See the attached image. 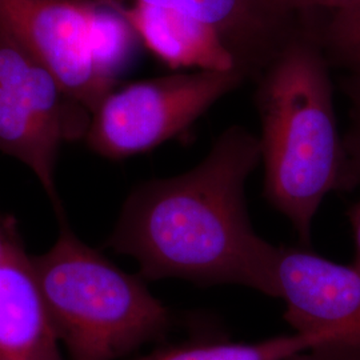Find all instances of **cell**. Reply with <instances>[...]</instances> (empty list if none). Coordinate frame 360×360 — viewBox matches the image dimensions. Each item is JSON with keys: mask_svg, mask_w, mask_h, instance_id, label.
<instances>
[{"mask_svg": "<svg viewBox=\"0 0 360 360\" xmlns=\"http://www.w3.org/2000/svg\"><path fill=\"white\" fill-rule=\"evenodd\" d=\"M260 162L259 136L224 129L195 167L129 193L107 245L135 259L150 281L238 284L278 297L279 247L257 235L245 205Z\"/></svg>", "mask_w": 360, "mask_h": 360, "instance_id": "cell-1", "label": "cell"}, {"mask_svg": "<svg viewBox=\"0 0 360 360\" xmlns=\"http://www.w3.org/2000/svg\"><path fill=\"white\" fill-rule=\"evenodd\" d=\"M260 74L264 193L307 245L324 198L355 188L338 129L328 60L318 40L297 32Z\"/></svg>", "mask_w": 360, "mask_h": 360, "instance_id": "cell-2", "label": "cell"}, {"mask_svg": "<svg viewBox=\"0 0 360 360\" xmlns=\"http://www.w3.org/2000/svg\"><path fill=\"white\" fill-rule=\"evenodd\" d=\"M59 217L58 239L31 257V267L70 360L123 359L165 339L171 311L142 276L117 267Z\"/></svg>", "mask_w": 360, "mask_h": 360, "instance_id": "cell-3", "label": "cell"}, {"mask_svg": "<svg viewBox=\"0 0 360 360\" xmlns=\"http://www.w3.org/2000/svg\"><path fill=\"white\" fill-rule=\"evenodd\" d=\"M245 77L240 70L193 71L115 89L91 114L84 141L112 160L144 154L190 129Z\"/></svg>", "mask_w": 360, "mask_h": 360, "instance_id": "cell-4", "label": "cell"}, {"mask_svg": "<svg viewBox=\"0 0 360 360\" xmlns=\"http://www.w3.org/2000/svg\"><path fill=\"white\" fill-rule=\"evenodd\" d=\"M276 288L294 333L322 340L291 360H360V272L354 266L306 247H279Z\"/></svg>", "mask_w": 360, "mask_h": 360, "instance_id": "cell-5", "label": "cell"}, {"mask_svg": "<svg viewBox=\"0 0 360 360\" xmlns=\"http://www.w3.org/2000/svg\"><path fill=\"white\" fill-rule=\"evenodd\" d=\"M95 0H0V26L44 65L65 96L92 114L115 90L92 49Z\"/></svg>", "mask_w": 360, "mask_h": 360, "instance_id": "cell-6", "label": "cell"}, {"mask_svg": "<svg viewBox=\"0 0 360 360\" xmlns=\"http://www.w3.org/2000/svg\"><path fill=\"white\" fill-rule=\"evenodd\" d=\"M0 260V360H65L62 343L31 267V257L10 219L3 224Z\"/></svg>", "mask_w": 360, "mask_h": 360, "instance_id": "cell-7", "label": "cell"}, {"mask_svg": "<svg viewBox=\"0 0 360 360\" xmlns=\"http://www.w3.org/2000/svg\"><path fill=\"white\" fill-rule=\"evenodd\" d=\"M104 1V0H96ZM123 1V0H117ZM187 13L212 27L232 52L238 68L262 72L295 37V16L275 0H129Z\"/></svg>", "mask_w": 360, "mask_h": 360, "instance_id": "cell-8", "label": "cell"}, {"mask_svg": "<svg viewBox=\"0 0 360 360\" xmlns=\"http://www.w3.org/2000/svg\"><path fill=\"white\" fill-rule=\"evenodd\" d=\"M99 3L120 13L139 41L172 70L219 72L239 70L224 40L199 19L141 1L104 0Z\"/></svg>", "mask_w": 360, "mask_h": 360, "instance_id": "cell-9", "label": "cell"}, {"mask_svg": "<svg viewBox=\"0 0 360 360\" xmlns=\"http://www.w3.org/2000/svg\"><path fill=\"white\" fill-rule=\"evenodd\" d=\"M0 84L25 101L65 141L84 139L90 112L70 101L51 72L1 26Z\"/></svg>", "mask_w": 360, "mask_h": 360, "instance_id": "cell-10", "label": "cell"}, {"mask_svg": "<svg viewBox=\"0 0 360 360\" xmlns=\"http://www.w3.org/2000/svg\"><path fill=\"white\" fill-rule=\"evenodd\" d=\"M65 136L13 91L0 84V153L22 162L37 176L55 210L62 214L56 191V163Z\"/></svg>", "mask_w": 360, "mask_h": 360, "instance_id": "cell-11", "label": "cell"}, {"mask_svg": "<svg viewBox=\"0 0 360 360\" xmlns=\"http://www.w3.org/2000/svg\"><path fill=\"white\" fill-rule=\"evenodd\" d=\"M321 345L322 340L316 336L296 333L254 343L191 339L156 348L153 352L132 360H291Z\"/></svg>", "mask_w": 360, "mask_h": 360, "instance_id": "cell-12", "label": "cell"}, {"mask_svg": "<svg viewBox=\"0 0 360 360\" xmlns=\"http://www.w3.org/2000/svg\"><path fill=\"white\" fill-rule=\"evenodd\" d=\"M135 41L139 39L129 22L114 8L96 1L92 20V49L104 77L116 83V75L129 63Z\"/></svg>", "mask_w": 360, "mask_h": 360, "instance_id": "cell-13", "label": "cell"}, {"mask_svg": "<svg viewBox=\"0 0 360 360\" xmlns=\"http://www.w3.org/2000/svg\"><path fill=\"white\" fill-rule=\"evenodd\" d=\"M326 58L345 67L360 83V0L330 13L321 41Z\"/></svg>", "mask_w": 360, "mask_h": 360, "instance_id": "cell-14", "label": "cell"}, {"mask_svg": "<svg viewBox=\"0 0 360 360\" xmlns=\"http://www.w3.org/2000/svg\"><path fill=\"white\" fill-rule=\"evenodd\" d=\"M349 98L352 101L351 124L343 138L347 154L348 166L354 186L360 184V83L352 82L349 86Z\"/></svg>", "mask_w": 360, "mask_h": 360, "instance_id": "cell-15", "label": "cell"}, {"mask_svg": "<svg viewBox=\"0 0 360 360\" xmlns=\"http://www.w3.org/2000/svg\"><path fill=\"white\" fill-rule=\"evenodd\" d=\"M281 8L291 15L323 10L328 13L347 8L359 0H275Z\"/></svg>", "mask_w": 360, "mask_h": 360, "instance_id": "cell-16", "label": "cell"}, {"mask_svg": "<svg viewBox=\"0 0 360 360\" xmlns=\"http://www.w3.org/2000/svg\"><path fill=\"white\" fill-rule=\"evenodd\" d=\"M347 217L352 227L355 240V259L352 266L360 272V200L348 210Z\"/></svg>", "mask_w": 360, "mask_h": 360, "instance_id": "cell-17", "label": "cell"}, {"mask_svg": "<svg viewBox=\"0 0 360 360\" xmlns=\"http://www.w3.org/2000/svg\"><path fill=\"white\" fill-rule=\"evenodd\" d=\"M4 245H6V235H4V227L1 224L0 226V260H1L3 252H4Z\"/></svg>", "mask_w": 360, "mask_h": 360, "instance_id": "cell-18", "label": "cell"}]
</instances>
